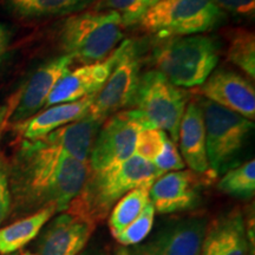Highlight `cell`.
I'll use <instances>...</instances> for the list:
<instances>
[{"instance_id":"cell-1","label":"cell","mask_w":255,"mask_h":255,"mask_svg":"<svg viewBox=\"0 0 255 255\" xmlns=\"http://www.w3.org/2000/svg\"><path fill=\"white\" fill-rule=\"evenodd\" d=\"M100 122L87 116L34 141L23 139L8 165L9 189L21 212H65L90 174L89 156Z\"/></svg>"},{"instance_id":"cell-2","label":"cell","mask_w":255,"mask_h":255,"mask_svg":"<svg viewBox=\"0 0 255 255\" xmlns=\"http://www.w3.org/2000/svg\"><path fill=\"white\" fill-rule=\"evenodd\" d=\"M162 175L164 174L152 162L136 155L114 167L90 171L84 186L65 212L97 226L126 194L138 187H151Z\"/></svg>"},{"instance_id":"cell-3","label":"cell","mask_w":255,"mask_h":255,"mask_svg":"<svg viewBox=\"0 0 255 255\" xmlns=\"http://www.w3.org/2000/svg\"><path fill=\"white\" fill-rule=\"evenodd\" d=\"M219 58L218 41L203 34L165 38L154 51L157 71L178 88L202 85Z\"/></svg>"},{"instance_id":"cell-4","label":"cell","mask_w":255,"mask_h":255,"mask_svg":"<svg viewBox=\"0 0 255 255\" xmlns=\"http://www.w3.org/2000/svg\"><path fill=\"white\" fill-rule=\"evenodd\" d=\"M122 37V17L115 11L72 13L60 28V44L66 56L84 65L108 58Z\"/></svg>"},{"instance_id":"cell-5","label":"cell","mask_w":255,"mask_h":255,"mask_svg":"<svg viewBox=\"0 0 255 255\" xmlns=\"http://www.w3.org/2000/svg\"><path fill=\"white\" fill-rule=\"evenodd\" d=\"M226 18L213 0H161L138 21L142 28L162 39L215 30Z\"/></svg>"},{"instance_id":"cell-6","label":"cell","mask_w":255,"mask_h":255,"mask_svg":"<svg viewBox=\"0 0 255 255\" xmlns=\"http://www.w3.org/2000/svg\"><path fill=\"white\" fill-rule=\"evenodd\" d=\"M187 100L186 90L169 82L157 70H151L139 78L131 104L144 128L167 132L176 144Z\"/></svg>"},{"instance_id":"cell-7","label":"cell","mask_w":255,"mask_h":255,"mask_svg":"<svg viewBox=\"0 0 255 255\" xmlns=\"http://www.w3.org/2000/svg\"><path fill=\"white\" fill-rule=\"evenodd\" d=\"M206 129V148L209 171L213 178L231 167L244 148L247 137L254 128L250 121L234 111L200 98Z\"/></svg>"},{"instance_id":"cell-8","label":"cell","mask_w":255,"mask_h":255,"mask_svg":"<svg viewBox=\"0 0 255 255\" xmlns=\"http://www.w3.org/2000/svg\"><path fill=\"white\" fill-rule=\"evenodd\" d=\"M117 49L116 64L104 87L96 95L88 115L100 123L132 103L141 78V60L135 41L124 40Z\"/></svg>"},{"instance_id":"cell-9","label":"cell","mask_w":255,"mask_h":255,"mask_svg":"<svg viewBox=\"0 0 255 255\" xmlns=\"http://www.w3.org/2000/svg\"><path fill=\"white\" fill-rule=\"evenodd\" d=\"M144 128L133 110H122L104 121L92 144L90 171L114 167L133 156L139 130Z\"/></svg>"},{"instance_id":"cell-10","label":"cell","mask_w":255,"mask_h":255,"mask_svg":"<svg viewBox=\"0 0 255 255\" xmlns=\"http://www.w3.org/2000/svg\"><path fill=\"white\" fill-rule=\"evenodd\" d=\"M73 60L64 55L44 63L9 101L7 124L21 123L45 107L47 98L58 82L70 71Z\"/></svg>"},{"instance_id":"cell-11","label":"cell","mask_w":255,"mask_h":255,"mask_svg":"<svg viewBox=\"0 0 255 255\" xmlns=\"http://www.w3.org/2000/svg\"><path fill=\"white\" fill-rule=\"evenodd\" d=\"M207 225L208 219L201 215L176 220L128 251L131 255H201Z\"/></svg>"},{"instance_id":"cell-12","label":"cell","mask_w":255,"mask_h":255,"mask_svg":"<svg viewBox=\"0 0 255 255\" xmlns=\"http://www.w3.org/2000/svg\"><path fill=\"white\" fill-rule=\"evenodd\" d=\"M197 94L250 121L255 119L254 85L250 79L237 72L227 69L216 70L200 85Z\"/></svg>"},{"instance_id":"cell-13","label":"cell","mask_w":255,"mask_h":255,"mask_svg":"<svg viewBox=\"0 0 255 255\" xmlns=\"http://www.w3.org/2000/svg\"><path fill=\"white\" fill-rule=\"evenodd\" d=\"M201 176L191 170H178L158 177L149 190L155 212L171 214L195 208L201 200Z\"/></svg>"},{"instance_id":"cell-14","label":"cell","mask_w":255,"mask_h":255,"mask_svg":"<svg viewBox=\"0 0 255 255\" xmlns=\"http://www.w3.org/2000/svg\"><path fill=\"white\" fill-rule=\"evenodd\" d=\"M95 228L94 223L63 212L44 226L37 242L38 255H79Z\"/></svg>"},{"instance_id":"cell-15","label":"cell","mask_w":255,"mask_h":255,"mask_svg":"<svg viewBox=\"0 0 255 255\" xmlns=\"http://www.w3.org/2000/svg\"><path fill=\"white\" fill-rule=\"evenodd\" d=\"M117 57L119 49L116 47V50L102 62L87 64L73 71H69L51 92L44 108L76 102L88 96L97 95L109 78Z\"/></svg>"},{"instance_id":"cell-16","label":"cell","mask_w":255,"mask_h":255,"mask_svg":"<svg viewBox=\"0 0 255 255\" xmlns=\"http://www.w3.org/2000/svg\"><path fill=\"white\" fill-rule=\"evenodd\" d=\"M246 222L240 208L208 221L201 255H250Z\"/></svg>"},{"instance_id":"cell-17","label":"cell","mask_w":255,"mask_h":255,"mask_svg":"<svg viewBox=\"0 0 255 255\" xmlns=\"http://www.w3.org/2000/svg\"><path fill=\"white\" fill-rule=\"evenodd\" d=\"M96 95L69 103L56 104L32 116L21 123L11 126L12 129L23 139L34 141L45 137L59 128L78 122L89 115Z\"/></svg>"},{"instance_id":"cell-18","label":"cell","mask_w":255,"mask_h":255,"mask_svg":"<svg viewBox=\"0 0 255 255\" xmlns=\"http://www.w3.org/2000/svg\"><path fill=\"white\" fill-rule=\"evenodd\" d=\"M177 142H180L181 156L184 158V164L194 173L213 178L207 158L205 121L197 101H191L187 104L178 129Z\"/></svg>"},{"instance_id":"cell-19","label":"cell","mask_w":255,"mask_h":255,"mask_svg":"<svg viewBox=\"0 0 255 255\" xmlns=\"http://www.w3.org/2000/svg\"><path fill=\"white\" fill-rule=\"evenodd\" d=\"M56 213L55 207H44L26 218L0 228V254L14 253L30 244Z\"/></svg>"},{"instance_id":"cell-20","label":"cell","mask_w":255,"mask_h":255,"mask_svg":"<svg viewBox=\"0 0 255 255\" xmlns=\"http://www.w3.org/2000/svg\"><path fill=\"white\" fill-rule=\"evenodd\" d=\"M96 0H1L6 8L19 18L34 19L77 13Z\"/></svg>"},{"instance_id":"cell-21","label":"cell","mask_w":255,"mask_h":255,"mask_svg":"<svg viewBox=\"0 0 255 255\" xmlns=\"http://www.w3.org/2000/svg\"><path fill=\"white\" fill-rule=\"evenodd\" d=\"M150 187H138L119 200L109 213V228L114 238L135 221L150 201Z\"/></svg>"},{"instance_id":"cell-22","label":"cell","mask_w":255,"mask_h":255,"mask_svg":"<svg viewBox=\"0 0 255 255\" xmlns=\"http://www.w3.org/2000/svg\"><path fill=\"white\" fill-rule=\"evenodd\" d=\"M227 58L248 77L255 78V36L246 28H235L228 33Z\"/></svg>"},{"instance_id":"cell-23","label":"cell","mask_w":255,"mask_h":255,"mask_svg":"<svg viewBox=\"0 0 255 255\" xmlns=\"http://www.w3.org/2000/svg\"><path fill=\"white\" fill-rule=\"evenodd\" d=\"M220 191L239 199H251L255 191V161L250 159L237 168L229 169L219 181Z\"/></svg>"},{"instance_id":"cell-24","label":"cell","mask_w":255,"mask_h":255,"mask_svg":"<svg viewBox=\"0 0 255 255\" xmlns=\"http://www.w3.org/2000/svg\"><path fill=\"white\" fill-rule=\"evenodd\" d=\"M155 220V208L152 206L151 201H149L148 205L143 209L135 221L130 223L122 233L117 235L116 240L121 246L131 247L135 245L141 244L144 241L148 235L150 234Z\"/></svg>"},{"instance_id":"cell-25","label":"cell","mask_w":255,"mask_h":255,"mask_svg":"<svg viewBox=\"0 0 255 255\" xmlns=\"http://www.w3.org/2000/svg\"><path fill=\"white\" fill-rule=\"evenodd\" d=\"M165 136L164 131L156 128H142L137 135L133 155L145 161L154 162L161 154Z\"/></svg>"},{"instance_id":"cell-26","label":"cell","mask_w":255,"mask_h":255,"mask_svg":"<svg viewBox=\"0 0 255 255\" xmlns=\"http://www.w3.org/2000/svg\"><path fill=\"white\" fill-rule=\"evenodd\" d=\"M138 0H96L94 2L95 11H115L122 17L123 26H130L138 23L139 17Z\"/></svg>"},{"instance_id":"cell-27","label":"cell","mask_w":255,"mask_h":255,"mask_svg":"<svg viewBox=\"0 0 255 255\" xmlns=\"http://www.w3.org/2000/svg\"><path fill=\"white\" fill-rule=\"evenodd\" d=\"M152 163L162 174H167L168 171L182 170L184 165H186L183 162L182 156L177 150L176 144L168 136H165L164 138L161 154L155 158Z\"/></svg>"},{"instance_id":"cell-28","label":"cell","mask_w":255,"mask_h":255,"mask_svg":"<svg viewBox=\"0 0 255 255\" xmlns=\"http://www.w3.org/2000/svg\"><path fill=\"white\" fill-rule=\"evenodd\" d=\"M12 207L11 189H9L8 164L0 151V225L7 218Z\"/></svg>"},{"instance_id":"cell-29","label":"cell","mask_w":255,"mask_h":255,"mask_svg":"<svg viewBox=\"0 0 255 255\" xmlns=\"http://www.w3.org/2000/svg\"><path fill=\"white\" fill-rule=\"evenodd\" d=\"M213 1L225 13H232L239 18H254L255 0H213Z\"/></svg>"},{"instance_id":"cell-30","label":"cell","mask_w":255,"mask_h":255,"mask_svg":"<svg viewBox=\"0 0 255 255\" xmlns=\"http://www.w3.org/2000/svg\"><path fill=\"white\" fill-rule=\"evenodd\" d=\"M9 37H11V34H9L7 27L4 24L0 23V64H1L6 52H7L9 45Z\"/></svg>"},{"instance_id":"cell-31","label":"cell","mask_w":255,"mask_h":255,"mask_svg":"<svg viewBox=\"0 0 255 255\" xmlns=\"http://www.w3.org/2000/svg\"><path fill=\"white\" fill-rule=\"evenodd\" d=\"M158 1H161V0H138V6H137V9H138L139 17L142 18V15L144 14V12L146 11V9H149L151 6L157 4ZM139 20H141V19H139Z\"/></svg>"},{"instance_id":"cell-32","label":"cell","mask_w":255,"mask_h":255,"mask_svg":"<svg viewBox=\"0 0 255 255\" xmlns=\"http://www.w3.org/2000/svg\"><path fill=\"white\" fill-rule=\"evenodd\" d=\"M8 117V105H0V135H1L2 129L7 126Z\"/></svg>"},{"instance_id":"cell-33","label":"cell","mask_w":255,"mask_h":255,"mask_svg":"<svg viewBox=\"0 0 255 255\" xmlns=\"http://www.w3.org/2000/svg\"><path fill=\"white\" fill-rule=\"evenodd\" d=\"M115 255H131L130 254V252L128 251L127 247H117L116 251H115Z\"/></svg>"},{"instance_id":"cell-34","label":"cell","mask_w":255,"mask_h":255,"mask_svg":"<svg viewBox=\"0 0 255 255\" xmlns=\"http://www.w3.org/2000/svg\"><path fill=\"white\" fill-rule=\"evenodd\" d=\"M82 255H109L105 251L102 250H94V251H88L85 253H83Z\"/></svg>"},{"instance_id":"cell-35","label":"cell","mask_w":255,"mask_h":255,"mask_svg":"<svg viewBox=\"0 0 255 255\" xmlns=\"http://www.w3.org/2000/svg\"><path fill=\"white\" fill-rule=\"evenodd\" d=\"M23 255H37V254H31V253H25Z\"/></svg>"},{"instance_id":"cell-36","label":"cell","mask_w":255,"mask_h":255,"mask_svg":"<svg viewBox=\"0 0 255 255\" xmlns=\"http://www.w3.org/2000/svg\"><path fill=\"white\" fill-rule=\"evenodd\" d=\"M252 255H254V252H252V253H251Z\"/></svg>"}]
</instances>
